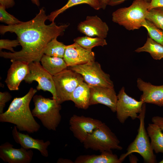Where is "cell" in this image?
Segmentation results:
<instances>
[{
	"label": "cell",
	"mask_w": 163,
	"mask_h": 163,
	"mask_svg": "<svg viewBox=\"0 0 163 163\" xmlns=\"http://www.w3.org/2000/svg\"><path fill=\"white\" fill-rule=\"evenodd\" d=\"M47 20L48 16L42 8L34 18L28 21L14 25H1L0 34H4L8 32L15 33L22 49L14 53L0 51V56L29 64L40 62L47 43L53 38L63 35L69 25L58 26L54 22L46 25L45 22Z\"/></svg>",
	"instance_id": "1"
},
{
	"label": "cell",
	"mask_w": 163,
	"mask_h": 163,
	"mask_svg": "<svg viewBox=\"0 0 163 163\" xmlns=\"http://www.w3.org/2000/svg\"><path fill=\"white\" fill-rule=\"evenodd\" d=\"M37 90L31 88L24 96L14 98L7 110L0 114V122L14 124L19 131L30 133L38 131L40 126L34 119L29 107Z\"/></svg>",
	"instance_id": "2"
},
{
	"label": "cell",
	"mask_w": 163,
	"mask_h": 163,
	"mask_svg": "<svg viewBox=\"0 0 163 163\" xmlns=\"http://www.w3.org/2000/svg\"><path fill=\"white\" fill-rule=\"evenodd\" d=\"M150 2L135 0L128 7L119 8L112 14V21L129 30L138 29L146 19Z\"/></svg>",
	"instance_id": "3"
},
{
	"label": "cell",
	"mask_w": 163,
	"mask_h": 163,
	"mask_svg": "<svg viewBox=\"0 0 163 163\" xmlns=\"http://www.w3.org/2000/svg\"><path fill=\"white\" fill-rule=\"evenodd\" d=\"M33 98L34 107L31 112L34 117L38 119L48 130L56 131L61 120L60 104L40 95H34Z\"/></svg>",
	"instance_id": "4"
},
{
	"label": "cell",
	"mask_w": 163,
	"mask_h": 163,
	"mask_svg": "<svg viewBox=\"0 0 163 163\" xmlns=\"http://www.w3.org/2000/svg\"><path fill=\"white\" fill-rule=\"evenodd\" d=\"M145 112L146 104L145 103H144L142 111L139 113L138 118L140 121L138 134L134 140L128 146L126 152L122 154L119 158L122 162L128 155L134 152L140 154L143 158L145 163H155L156 162V156L153 153L145 127Z\"/></svg>",
	"instance_id": "5"
},
{
	"label": "cell",
	"mask_w": 163,
	"mask_h": 163,
	"mask_svg": "<svg viewBox=\"0 0 163 163\" xmlns=\"http://www.w3.org/2000/svg\"><path fill=\"white\" fill-rule=\"evenodd\" d=\"M120 143L115 134L105 123H102L88 135L82 143L85 149L101 152L112 151V149L122 150L123 148Z\"/></svg>",
	"instance_id": "6"
},
{
	"label": "cell",
	"mask_w": 163,
	"mask_h": 163,
	"mask_svg": "<svg viewBox=\"0 0 163 163\" xmlns=\"http://www.w3.org/2000/svg\"><path fill=\"white\" fill-rule=\"evenodd\" d=\"M70 69L80 74L89 86L113 88L110 76L102 69L100 64L95 61L70 67Z\"/></svg>",
	"instance_id": "7"
},
{
	"label": "cell",
	"mask_w": 163,
	"mask_h": 163,
	"mask_svg": "<svg viewBox=\"0 0 163 163\" xmlns=\"http://www.w3.org/2000/svg\"><path fill=\"white\" fill-rule=\"evenodd\" d=\"M53 77L58 102L60 104L70 101L74 90L84 81L81 75L70 69H65Z\"/></svg>",
	"instance_id": "8"
},
{
	"label": "cell",
	"mask_w": 163,
	"mask_h": 163,
	"mask_svg": "<svg viewBox=\"0 0 163 163\" xmlns=\"http://www.w3.org/2000/svg\"><path fill=\"white\" fill-rule=\"evenodd\" d=\"M28 66L29 72L25 78V82L29 84L34 81L37 82V90L50 92L53 96L52 99L58 102L53 76L44 69L40 62H31Z\"/></svg>",
	"instance_id": "9"
},
{
	"label": "cell",
	"mask_w": 163,
	"mask_h": 163,
	"mask_svg": "<svg viewBox=\"0 0 163 163\" xmlns=\"http://www.w3.org/2000/svg\"><path fill=\"white\" fill-rule=\"evenodd\" d=\"M116 106L117 117L121 123H124L129 117L133 120L138 118L142 110L143 103L137 101L128 95L123 87L117 95Z\"/></svg>",
	"instance_id": "10"
},
{
	"label": "cell",
	"mask_w": 163,
	"mask_h": 163,
	"mask_svg": "<svg viewBox=\"0 0 163 163\" xmlns=\"http://www.w3.org/2000/svg\"><path fill=\"white\" fill-rule=\"evenodd\" d=\"M102 123L91 117L73 114L69 120V129L74 136L82 143L88 135Z\"/></svg>",
	"instance_id": "11"
},
{
	"label": "cell",
	"mask_w": 163,
	"mask_h": 163,
	"mask_svg": "<svg viewBox=\"0 0 163 163\" xmlns=\"http://www.w3.org/2000/svg\"><path fill=\"white\" fill-rule=\"evenodd\" d=\"M9 142H6L0 146V158L8 163H30L34 153L32 150L22 147L15 149Z\"/></svg>",
	"instance_id": "12"
},
{
	"label": "cell",
	"mask_w": 163,
	"mask_h": 163,
	"mask_svg": "<svg viewBox=\"0 0 163 163\" xmlns=\"http://www.w3.org/2000/svg\"><path fill=\"white\" fill-rule=\"evenodd\" d=\"M89 86L90 91V106L101 104L109 107L113 112H116L117 96L113 87Z\"/></svg>",
	"instance_id": "13"
},
{
	"label": "cell",
	"mask_w": 163,
	"mask_h": 163,
	"mask_svg": "<svg viewBox=\"0 0 163 163\" xmlns=\"http://www.w3.org/2000/svg\"><path fill=\"white\" fill-rule=\"evenodd\" d=\"M63 59L68 67L83 64L95 61L92 50L85 49L76 43L66 46Z\"/></svg>",
	"instance_id": "14"
},
{
	"label": "cell",
	"mask_w": 163,
	"mask_h": 163,
	"mask_svg": "<svg viewBox=\"0 0 163 163\" xmlns=\"http://www.w3.org/2000/svg\"><path fill=\"white\" fill-rule=\"evenodd\" d=\"M77 28L86 36L105 38L108 34L109 27L107 24L97 15L88 16L80 22Z\"/></svg>",
	"instance_id": "15"
},
{
	"label": "cell",
	"mask_w": 163,
	"mask_h": 163,
	"mask_svg": "<svg viewBox=\"0 0 163 163\" xmlns=\"http://www.w3.org/2000/svg\"><path fill=\"white\" fill-rule=\"evenodd\" d=\"M137 87L142 92L140 101L144 103L155 104L158 106H163V85H155L150 82L143 81L138 78Z\"/></svg>",
	"instance_id": "16"
},
{
	"label": "cell",
	"mask_w": 163,
	"mask_h": 163,
	"mask_svg": "<svg viewBox=\"0 0 163 163\" xmlns=\"http://www.w3.org/2000/svg\"><path fill=\"white\" fill-rule=\"evenodd\" d=\"M16 126L12 130L13 138L16 143L20 144L21 147L27 149H34L38 150L44 157L48 156L47 148L50 144V142H44L42 139L33 138L28 134L21 133L18 131Z\"/></svg>",
	"instance_id": "17"
},
{
	"label": "cell",
	"mask_w": 163,
	"mask_h": 163,
	"mask_svg": "<svg viewBox=\"0 0 163 163\" xmlns=\"http://www.w3.org/2000/svg\"><path fill=\"white\" fill-rule=\"evenodd\" d=\"M5 82L10 90H17L21 82L29 72V63L18 60H11Z\"/></svg>",
	"instance_id": "18"
},
{
	"label": "cell",
	"mask_w": 163,
	"mask_h": 163,
	"mask_svg": "<svg viewBox=\"0 0 163 163\" xmlns=\"http://www.w3.org/2000/svg\"><path fill=\"white\" fill-rule=\"evenodd\" d=\"M90 87L83 81L74 90L70 96V101H73L77 108L86 110L90 106Z\"/></svg>",
	"instance_id": "19"
},
{
	"label": "cell",
	"mask_w": 163,
	"mask_h": 163,
	"mask_svg": "<svg viewBox=\"0 0 163 163\" xmlns=\"http://www.w3.org/2000/svg\"><path fill=\"white\" fill-rule=\"evenodd\" d=\"M75 163H121L117 155L112 151L101 152L100 155H80L75 159Z\"/></svg>",
	"instance_id": "20"
},
{
	"label": "cell",
	"mask_w": 163,
	"mask_h": 163,
	"mask_svg": "<svg viewBox=\"0 0 163 163\" xmlns=\"http://www.w3.org/2000/svg\"><path fill=\"white\" fill-rule=\"evenodd\" d=\"M40 61L44 69L53 76L67 69L68 66L62 58L44 54Z\"/></svg>",
	"instance_id": "21"
},
{
	"label": "cell",
	"mask_w": 163,
	"mask_h": 163,
	"mask_svg": "<svg viewBox=\"0 0 163 163\" xmlns=\"http://www.w3.org/2000/svg\"><path fill=\"white\" fill-rule=\"evenodd\" d=\"M147 132L151 139V145L156 153H163V132L155 123H149Z\"/></svg>",
	"instance_id": "22"
},
{
	"label": "cell",
	"mask_w": 163,
	"mask_h": 163,
	"mask_svg": "<svg viewBox=\"0 0 163 163\" xmlns=\"http://www.w3.org/2000/svg\"><path fill=\"white\" fill-rule=\"evenodd\" d=\"M83 4H87L95 10H98L102 8L101 0H69L66 4L62 8L51 12L48 16V20L50 21L53 22L59 14L68 9Z\"/></svg>",
	"instance_id": "23"
},
{
	"label": "cell",
	"mask_w": 163,
	"mask_h": 163,
	"mask_svg": "<svg viewBox=\"0 0 163 163\" xmlns=\"http://www.w3.org/2000/svg\"><path fill=\"white\" fill-rule=\"evenodd\" d=\"M135 51L136 53L148 52L155 60H160L163 58V45L150 37L147 38L142 46L138 48Z\"/></svg>",
	"instance_id": "24"
},
{
	"label": "cell",
	"mask_w": 163,
	"mask_h": 163,
	"mask_svg": "<svg viewBox=\"0 0 163 163\" xmlns=\"http://www.w3.org/2000/svg\"><path fill=\"white\" fill-rule=\"evenodd\" d=\"M74 41L82 48L90 50H91L95 46H104L107 44L105 38L97 37L94 38L87 36L76 38L74 39Z\"/></svg>",
	"instance_id": "25"
},
{
	"label": "cell",
	"mask_w": 163,
	"mask_h": 163,
	"mask_svg": "<svg viewBox=\"0 0 163 163\" xmlns=\"http://www.w3.org/2000/svg\"><path fill=\"white\" fill-rule=\"evenodd\" d=\"M57 37L53 38L47 43L44 54L51 56L63 58L66 45L58 41L57 40Z\"/></svg>",
	"instance_id": "26"
},
{
	"label": "cell",
	"mask_w": 163,
	"mask_h": 163,
	"mask_svg": "<svg viewBox=\"0 0 163 163\" xmlns=\"http://www.w3.org/2000/svg\"><path fill=\"white\" fill-rule=\"evenodd\" d=\"M141 25L146 29L150 38L163 45V30L146 19Z\"/></svg>",
	"instance_id": "27"
},
{
	"label": "cell",
	"mask_w": 163,
	"mask_h": 163,
	"mask_svg": "<svg viewBox=\"0 0 163 163\" xmlns=\"http://www.w3.org/2000/svg\"><path fill=\"white\" fill-rule=\"evenodd\" d=\"M146 19L163 30V7L155 8L148 11Z\"/></svg>",
	"instance_id": "28"
},
{
	"label": "cell",
	"mask_w": 163,
	"mask_h": 163,
	"mask_svg": "<svg viewBox=\"0 0 163 163\" xmlns=\"http://www.w3.org/2000/svg\"><path fill=\"white\" fill-rule=\"evenodd\" d=\"M5 8L0 5V21L8 25L18 24L22 22L19 20L13 15L8 13L5 10Z\"/></svg>",
	"instance_id": "29"
},
{
	"label": "cell",
	"mask_w": 163,
	"mask_h": 163,
	"mask_svg": "<svg viewBox=\"0 0 163 163\" xmlns=\"http://www.w3.org/2000/svg\"><path fill=\"white\" fill-rule=\"evenodd\" d=\"M20 45L18 39L13 40L8 39H1L0 40V51L2 49H4L10 50L12 53H14L15 51L13 48Z\"/></svg>",
	"instance_id": "30"
},
{
	"label": "cell",
	"mask_w": 163,
	"mask_h": 163,
	"mask_svg": "<svg viewBox=\"0 0 163 163\" xmlns=\"http://www.w3.org/2000/svg\"><path fill=\"white\" fill-rule=\"evenodd\" d=\"M12 98L10 94L7 91L0 92V114L3 113L5 104Z\"/></svg>",
	"instance_id": "31"
},
{
	"label": "cell",
	"mask_w": 163,
	"mask_h": 163,
	"mask_svg": "<svg viewBox=\"0 0 163 163\" xmlns=\"http://www.w3.org/2000/svg\"><path fill=\"white\" fill-rule=\"evenodd\" d=\"M157 7H163V0H152L150 3L148 11Z\"/></svg>",
	"instance_id": "32"
},
{
	"label": "cell",
	"mask_w": 163,
	"mask_h": 163,
	"mask_svg": "<svg viewBox=\"0 0 163 163\" xmlns=\"http://www.w3.org/2000/svg\"><path fill=\"white\" fill-rule=\"evenodd\" d=\"M152 122L158 125L163 132V117L156 116L152 118Z\"/></svg>",
	"instance_id": "33"
},
{
	"label": "cell",
	"mask_w": 163,
	"mask_h": 163,
	"mask_svg": "<svg viewBox=\"0 0 163 163\" xmlns=\"http://www.w3.org/2000/svg\"><path fill=\"white\" fill-rule=\"evenodd\" d=\"M0 5L8 8L12 7L14 4V0H0Z\"/></svg>",
	"instance_id": "34"
},
{
	"label": "cell",
	"mask_w": 163,
	"mask_h": 163,
	"mask_svg": "<svg viewBox=\"0 0 163 163\" xmlns=\"http://www.w3.org/2000/svg\"><path fill=\"white\" fill-rule=\"evenodd\" d=\"M127 0H111L109 3L108 5L114 6L123 2ZM149 2H150L152 0H143Z\"/></svg>",
	"instance_id": "35"
},
{
	"label": "cell",
	"mask_w": 163,
	"mask_h": 163,
	"mask_svg": "<svg viewBox=\"0 0 163 163\" xmlns=\"http://www.w3.org/2000/svg\"><path fill=\"white\" fill-rule=\"evenodd\" d=\"M58 163H74L72 160L67 159L60 158H59L57 162Z\"/></svg>",
	"instance_id": "36"
},
{
	"label": "cell",
	"mask_w": 163,
	"mask_h": 163,
	"mask_svg": "<svg viewBox=\"0 0 163 163\" xmlns=\"http://www.w3.org/2000/svg\"><path fill=\"white\" fill-rule=\"evenodd\" d=\"M111 0H101L102 9H104L106 8L107 5Z\"/></svg>",
	"instance_id": "37"
},
{
	"label": "cell",
	"mask_w": 163,
	"mask_h": 163,
	"mask_svg": "<svg viewBox=\"0 0 163 163\" xmlns=\"http://www.w3.org/2000/svg\"><path fill=\"white\" fill-rule=\"evenodd\" d=\"M32 2L38 6L40 5V3L39 0H31Z\"/></svg>",
	"instance_id": "38"
},
{
	"label": "cell",
	"mask_w": 163,
	"mask_h": 163,
	"mask_svg": "<svg viewBox=\"0 0 163 163\" xmlns=\"http://www.w3.org/2000/svg\"><path fill=\"white\" fill-rule=\"evenodd\" d=\"M160 163H163V158L160 162H159Z\"/></svg>",
	"instance_id": "39"
}]
</instances>
